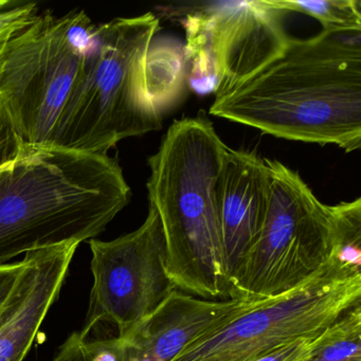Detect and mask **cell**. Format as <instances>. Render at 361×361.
I'll return each instance as SVG.
<instances>
[{"mask_svg":"<svg viewBox=\"0 0 361 361\" xmlns=\"http://www.w3.org/2000/svg\"><path fill=\"white\" fill-rule=\"evenodd\" d=\"M361 32L290 37L282 58L209 113L276 138L361 147Z\"/></svg>","mask_w":361,"mask_h":361,"instance_id":"6da1fadb","label":"cell"},{"mask_svg":"<svg viewBox=\"0 0 361 361\" xmlns=\"http://www.w3.org/2000/svg\"><path fill=\"white\" fill-rule=\"evenodd\" d=\"M227 149L202 114L175 120L149 158L147 193L164 230L166 272L175 288L202 299H230L215 195Z\"/></svg>","mask_w":361,"mask_h":361,"instance_id":"3957f363","label":"cell"},{"mask_svg":"<svg viewBox=\"0 0 361 361\" xmlns=\"http://www.w3.org/2000/svg\"><path fill=\"white\" fill-rule=\"evenodd\" d=\"M333 212V251L331 259L360 271L361 198L331 206Z\"/></svg>","mask_w":361,"mask_h":361,"instance_id":"e0dca14e","label":"cell"},{"mask_svg":"<svg viewBox=\"0 0 361 361\" xmlns=\"http://www.w3.org/2000/svg\"><path fill=\"white\" fill-rule=\"evenodd\" d=\"M39 11L37 4H13L8 1L0 7V61L10 39L22 30Z\"/></svg>","mask_w":361,"mask_h":361,"instance_id":"d6986e66","label":"cell"},{"mask_svg":"<svg viewBox=\"0 0 361 361\" xmlns=\"http://www.w3.org/2000/svg\"><path fill=\"white\" fill-rule=\"evenodd\" d=\"M26 143L16 130L11 117L0 100V169L18 159Z\"/></svg>","mask_w":361,"mask_h":361,"instance_id":"ffe728a7","label":"cell"},{"mask_svg":"<svg viewBox=\"0 0 361 361\" xmlns=\"http://www.w3.org/2000/svg\"><path fill=\"white\" fill-rule=\"evenodd\" d=\"M270 195L263 227L230 282V299L263 300L287 293L329 263L331 206L321 202L297 171L266 159Z\"/></svg>","mask_w":361,"mask_h":361,"instance_id":"8992f818","label":"cell"},{"mask_svg":"<svg viewBox=\"0 0 361 361\" xmlns=\"http://www.w3.org/2000/svg\"><path fill=\"white\" fill-rule=\"evenodd\" d=\"M94 285L82 338L99 323H111L123 337L174 290L166 272V246L159 215L149 206L145 223L109 242L92 238Z\"/></svg>","mask_w":361,"mask_h":361,"instance_id":"ba28073f","label":"cell"},{"mask_svg":"<svg viewBox=\"0 0 361 361\" xmlns=\"http://www.w3.org/2000/svg\"><path fill=\"white\" fill-rule=\"evenodd\" d=\"M215 195L230 293V282L257 240L267 213L270 179L265 158L228 147Z\"/></svg>","mask_w":361,"mask_h":361,"instance_id":"7c38bea8","label":"cell"},{"mask_svg":"<svg viewBox=\"0 0 361 361\" xmlns=\"http://www.w3.org/2000/svg\"><path fill=\"white\" fill-rule=\"evenodd\" d=\"M314 338H299L250 361H305Z\"/></svg>","mask_w":361,"mask_h":361,"instance_id":"44dd1931","label":"cell"},{"mask_svg":"<svg viewBox=\"0 0 361 361\" xmlns=\"http://www.w3.org/2000/svg\"><path fill=\"white\" fill-rule=\"evenodd\" d=\"M159 18L152 13L97 24L85 68L59 118L52 147L107 155L120 141L162 128L145 63Z\"/></svg>","mask_w":361,"mask_h":361,"instance_id":"277c9868","label":"cell"},{"mask_svg":"<svg viewBox=\"0 0 361 361\" xmlns=\"http://www.w3.org/2000/svg\"><path fill=\"white\" fill-rule=\"evenodd\" d=\"M97 24L84 10L39 11L0 61V100L26 145L52 147L63 109L83 73Z\"/></svg>","mask_w":361,"mask_h":361,"instance_id":"5b68a950","label":"cell"},{"mask_svg":"<svg viewBox=\"0 0 361 361\" xmlns=\"http://www.w3.org/2000/svg\"><path fill=\"white\" fill-rule=\"evenodd\" d=\"M361 301V271L335 259L299 286L263 299L173 361H250L299 338H314Z\"/></svg>","mask_w":361,"mask_h":361,"instance_id":"52a82bcc","label":"cell"},{"mask_svg":"<svg viewBox=\"0 0 361 361\" xmlns=\"http://www.w3.org/2000/svg\"><path fill=\"white\" fill-rule=\"evenodd\" d=\"M208 20L219 85L223 98L282 58L290 37L283 20L287 12L274 0L217 1L200 8Z\"/></svg>","mask_w":361,"mask_h":361,"instance_id":"9c48e42d","label":"cell"},{"mask_svg":"<svg viewBox=\"0 0 361 361\" xmlns=\"http://www.w3.org/2000/svg\"><path fill=\"white\" fill-rule=\"evenodd\" d=\"M261 300H207L174 289L121 338L128 361H173L185 348L240 316Z\"/></svg>","mask_w":361,"mask_h":361,"instance_id":"30bf717a","label":"cell"},{"mask_svg":"<svg viewBox=\"0 0 361 361\" xmlns=\"http://www.w3.org/2000/svg\"><path fill=\"white\" fill-rule=\"evenodd\" d=\"M187 45L185 50L188 85L195 94H215L219 85L216 64L211 43L208 20L198 9L183 22Z\"/></svg>","mask_w":361,"mask_h":361,"instance_id":"5bb4252c","label":"cell"},{"mask_svg":"<svg viewBox=\"0 0 361 361\" xmlns=\"http://www.w3.org/2000/svg\"><path fill=\"white\" fill-rule=\"evenodd\" d=\"M130 197L117 158L26 145L0 169V265L23 253L96 238Z\"/></svg>","mask_w":361,"mask_h":361,"instance_id":"7a4b0ae2","label":"cell"},{"mask_svg":"<svg viewBox=\"0 0 361 361\" xmlns=\"http://www.w3.org/2000/svg\"><path fill=\"white\" fill-rule=\"evenodd\" d=\"M80 243L25 255L24 268L0 307V361H23L60 295Z\"/></svg>","mask_w":361,"mask_h":361,"instance_id":"8fae6325","label":"cell"},{"mask_svg":"<svg viewBox=\"0 0 361 361\" xmlns=\"http://www.w3.org/2000/svg\"><path fill=\"white\" fill-rule=\"evenodd\" d=\"M24 268V261L14 262L11 264L0 265V307L5 302L6 298L16 284V279Z\"/></svg>","mask_w":361,"mask_h":361,"instance_id":"7402d4cb","label":"cell"},{"mask_svg":"<svg viewBox=\"0 0 361 361\" xmlns=\"http://www.w3.org/2000/svg\"><path fill=\"white\" fill-rule=\"evenodd\" d=\"M145 79L152 102L161 116L176 106L189 87L183 46L172 39H153L147 51Z\"/></svg>","mask_w":361,"mask_h":361,"instance_id":"4fadbf2b","label":"cell"},{"mask_svg":"<svg viewBox=\"0 0 361 361\" xmlns=\"http://www.w3.org/2000/svg\"><path fill=\"white\" fill-rule=\"evenodd\" d=\"M281 9L300 12L316 18L324 32H361L359 0H274Z\"/></svg>","mask_w":361,"mask_h":361,"instance_id":"2e32d148","label":"cell"},{"mask_svg":"<svg viewBox=\"0 0 361 361\" xmlns=\"http://www.w3.org/2000/svg\"><path fill=\"white\" fill-rule=\"evenodd\" d=\"M54 361H128V355L120 337L88 340L73 333L61 346Z\"/></svg>","mask_w":361,"mask_h":361,"instance_id":"ac0fdd59","label":"cell"},{"mask_svg":"<svg viewBox=\"0 0 361 361\" xmlns=\"http://www.w3.org/2000/svg\"><path fill=\"white\" fill-rule=\"evenodd\" d=\"M305 361H361L360 303L312 340Z\"/></svg>","mask_w":361,"mask_h":361,"instance_id":"9a60e30c","label":"cell"}]
</instances>
